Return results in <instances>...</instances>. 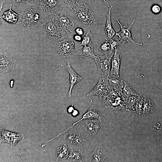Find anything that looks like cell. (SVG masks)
Returning a JSON list of instances; mask_svg holds the SVG:
<instances>
[{
  "instance_id": "18",
  "label": "cell",
  "mask_w": 162,
  "mask_h": 162,
  "mask_svg": "<svg viewBox=\"0 0 162 162\" xmlns=\"http://www.w3.org/2000/svg\"><path fill=\"white\" fill-rule=\"evenodd\" d=\"M65 68L70 76V86L68 94L69 97H71L72 91L74 86L80 82L82 78L74 70L69 62H67Z\"/></svg>"
},
{
  "instance_id": "10",
  "label": "cell",
  "mask_w": 162,
  "mask_h": 162,
  "mask_svg": "<svg viewBox=\"0 0 162 162\" xmlns=\"http://www.w3.org/2000/svg\"><path fill=\"white\" fill-rule=\"evenodd\" d=\"M75 48L74 41L67 38L58 43L57 50L61 58H66L69 57L74 53Z\"/></svg>"
},
{
  "instance_id": "38",
  "label": "cell",
  "mask_w": 162,
  "mask_h": 162,
  "mask_svg": "<svg viewBox=\"0 0 162 162\" xmlns=\"http://www.w3.org/2000/svg\"><path fill=\"white\" fill-rule=\"evenodd\" d=\"M72 115L73 116H75L76 115H77L78 113V112L77 110H74L72 112Z\"/></svg>"
},
{
  "instance_id": "32",
  "label": "cell",
  "mask_w": 162,
  "mask_h": 162,
  "mask_svg": "<svg viewBox=\"0 0 162 162\" xmlns=\"http://www.w3.org/2000/svg\"><path fill=\"white\" fill-rule=\"evenodd\" d=\"M151 11L154 14H157L160 13L161 9L160 6L158 4H153L151 7Z\"/></svg>"
},
{
  "instance_id": "22",
  "label": "cell",
  "mask_w": 162,
  "mask_h": 162,
  "mask_svg": "<svg viewBox=\"0 0 162 162\" xmlns=\"http://www.w3.org/2000/svg\"><path fill=\"white\" fill-rule=\"evenodd\" d=\"M155 108L156 106L153 101L149 98L144 96L142 117L151 113Z\"/></svg>"
},
{
  "instance_id": "36",
  "label": "cell",
  "mask_w": 162,
  "mask_h": 162,
  "mask_svg": "<svg viewBox=\"0 0 162 162\" xmlns=\"http://www.w3.org/2000/svg\"><path fill=\"white\" fill-rule=\"evenodd\" d=\"M14 82V80H11L9 82V84L11 88H13V86Z\"/></svg>"
},
{
  "instance_id": "25",
  "label": "cell",
  "mask_w": 162,
  "mask_h": 162,
  "mask_svg": "<svg viewBox=\"0 0 162 162\" xmlns=\"http://www.w3.org/2000/svg\"><path fill=\"white\" fill-rule=\"evenodd\" d=\"M97 49L100 51L106 56L110 55L113 53L109 40L107 39L100 44L97 46Z\"/></svg>"
},
{
  "instance_id": "2",
  "label": "cell",
  "mask_w": 162,
  "mask_h": 162,
  "mask_svg": "<svg viewBox=\"0 0 162 162\" xmlns=\"http://www.w3.org/2000/svg\"><path fill=\"white\" fill-rule=\"evenodd\" d=\"M38 27L51 39L57 40L61 37L62 33L61 29L57 21L53 16L41 20Z\"/></svg>"
},
{
  "instance_id": "15",
  "label": "cell",
  "mask_w": 162,
  "mask_h": 162,
  "mask_svg": "<svg viewBox=\"0 0 162 162\" xmlns=\"http://www.w3.org/2000/svg\"><path fill=\"white\" fill-rule=\"evenodd\" d=\"M108 155V153L103 146L97 144L94 149L89 155V160L90 162H103Z\"/></svg>"
},
{
  "instance_id": "4",
  "label": "cell",
  "mask_w": 162,
  "mask_h": 162,
  "mask_svg": "<svg viewBox=\"0 0 162 162\" xmlns=\"http://www.w3.org/2000/svg\"><path fill=\"white\" fill-rule=\"evenodd\" d=\"M73 15L77 20L87 25H91L94 20L93 12L85 3L78 4L74 8Z\"/></svg>"
},
{
  "instance_id": "20",
  "label": "cell",
  "mask_w": 162,
  "mask_h": 162,
  "mask_svg": "<svg viewBox=\"0 0 162 162\" xmlns=\"http://www.w3.org/2000/svg\"><path fill=\"white\" fill-rule=\"evenodd\" d=\"M83 150L71 148L68 157L66 161L68 162L84 161Z\"/></svg>"
},
{
  "instance_id": "17",
  "label": "cell",
  "mask_w": 162,
  "mask_h": 162,
  "mask_svg": "<svg viewBox=\"0 0 162 162\" xmlns=\"http://www.w3.org/2000/svg\"><path fill=\"white\" fill-rule=\"evenodd\" d=\"M115 50V52L112 58L110 73L114 77L119 78L121 56L117 48Z\"/></svg>"
},
{
  "instance_id": "11",
  "label": "cell",
  "mask_w": 162,
  "mask_h": 162,
  "mask_svg": "<svg viewBox=\"0 0 162 162\" xmlns=\"http://www.w3.org/2000/svg\"><path fill=\"white\" fill-rule=\"evenodd\" d=\"M103 124L96 119H85L82 123L84 131L91 138L94 137L102 127Z\"/></svg>"
},
{
  "instance_id": "23",
  "label": "cell",
  "mask_w": 162,
  "mask_h": 162,
  "mask_svg": "<svg viewBox=\"0 0 162 162\" xmlns=\"http://www.w3.org/2000/svg\"><path fill=\"white\" fill-rule=\"evenodd\" d=\"M12 4H10L8 10L5 12H3V15L0 17L3 18L9 23H15L18 20V15L12 10L11 7Z\"/></svg>"
},
{
  "instance_id": "29",
  "label": "cell",
  "mask_w": 162,
  "mask_h": 162,
  "mask_svg": "<svg viewBox=\"0 0 162 162\" xmlns=\"http://www.w3.org/2000/svg\"><path fill=\"white\" fill-rule=\"evenodd\" d=\"M94 40L93 34L89 30H88L86 34L83 37L81 44L76 48L80 46H86L90 45Z\"/></svg>"
},
{
  "instance_id": "30",
  "label": "cell",
  "mask_w": 162,
  "mask_h": 162,
  "mask_svg": "<svg viewBox=\"0 0 162 162\" xmlns=\"http://www.w3.org/2000/svg\"><path fill=\"white\" fill-rule=\"evenodd\" d=\"M65 6L71 10H74L78 4L80 0H63Z\"/></svg>"
},
{
  "instance_id": "24",
  "label": "cell",
  "mask_w": 162,
  "mask_h": 162,
  "mask_svg": "<svg viewBox=\"0 0 162 162\" xmlns=\"http://www.w3.org/2000/svg\"><path fill=\"white\" fill-rule=\"evenodd\" d=\"M94 44L92 43L89 45L84 46L82 49L77 52V54L80 56H84L94 59L97 56L94 53Z\"/></svg>"
},
{
  "instance_id": "6",
  "label": "cell",
  "mask_w": 162,
  "mask_h": 162,
  "mask_svg": "<svg viewBox=\"0 0 162 162\" xmlns=\"http://www.w3.org/2000/svg\"><path fill=\"white\" fill-rule=\"evenodd\" d=\"M116 20L121 27L120 31L119 32L116 33V35L118 37L117 39L120 42L121 45H124L126 43H128L130 44L142 45V43H136L132 38L131 29L132 25L135 20V19L133 20L129 26L126 25H123L117 19Z\"/></svg>"
},
{
  "instance_id": "14",
  "label": "cell",
  "mask_w": 162,
  "mask_h": 162,
  "mask_svg": "<svg viewBox=\"0 0 162 162\" xmlns=\"http://www.w3.org/2000/svg\"><path fill=\"white\" fill-rule=\"evenodd\" d=\"M113 89L106 85L100 77L96 86L87 94V96H98L100 98L103 97L109 94Z\"/></svg>"
},
{
  "instance_id": "31",
  "label": "cell",
  "mask_w": 162,
  "mask_h": 162,
  "mask_svg": "<svg viewBox=\"0 0 162 162\" xmlns=\"http://www.w3.org/2000/svg\"><path fill=\"white\" fill-rule=\"evenodd\" d=\"M108 40L110 41L111 49L113 51L119 45H121L120 42L117 38L115 39H113L111 38Z\"/></svg>"
},
{
  "instance_id": "3",
  "label": "cell",
  "mask_w": 162,
  "mask_h": 162,
  "mask_svg": "<svg viewBox=\"0 0 162 162\" xmlns=\"http://www.w3.org/2000/svg\"><path fill=\"white\" fill-rule=\"evenodd\" d=\"M52 16L57 21L62 34L72 33L75 26V21L72 16L59 10Z\"/></svg>"
},
{
  "instance_id": "28",
  "label": "cell",
  "mask_w": 162,
  "mask_h": 162,
  "mask_svg": "<svg viewBox=\"0 0 162 162\" xmlns=\"http://www.w3.org/2000/svg\"><path fill=\"white\" fill-rule=\"evenodd\" d=\"M141 95L137 94L130 97L126 103L129 112H133L137 101Z\"/></svg>"
},
{
  "instance_id": "37",
  "label": "cell",
  "mask_w": 162,
  "mask_h": 162,
  "mask_svg": "<svg viewBox=\"0 0 162 162\" xmlns=\"http://www.w3.org/2000/svg\"><path fill=\"white\" fill-rule=\"evenodd\" d=\"M74 110V108L72 106H70L68 107V112L70 113L73 111Z\"/></svg>"
},
{
  "instance_id": "1",
  "label": "cell",
  "mask_w": 162,
  "mask_h": 162,
  "mask_svg": "<svg viewBox=\"0 0 162 162\" xmlns=\"http://www.w3.org/2000/svg\"><path fill=\"white\" fill-rule=\"evenodd\" d=\"M100 99L104 106L108 110L129 111L122 96L113 90Z\"/></svg>"
},
{
  "instance_id": "19",
  "label": "cell",
  "mask_w": 162,
  "mask_h": 162,
  "mask_svg": "<svg viewBox=\"0 0 162 162\" xmlns=\"http://www.w3.org/2000/svg\"><path fill=\"white\" fill-rule=\"evenodd\" d=\"M108 7L109 10L106 15L107 20L105 31L108 39H110L113 37L116 33L112 27L111 20V10L112 6L110 7L108 5Z\"/></svg>"
},
{
  "instance_id": "13",
  "label": "cell",
  "mask_w": 162,
  "mask_h": 162,
  "mask_svg": "<svg viewBox=\"0 0 162 162\" xmlns=\"http://www.w3.org/2000/svg\"><path fill=\"white\" fill-rule=\"evenodd\" d=\"M100 77L106 85L110 86L122 97V92L124 85V82L122 80L119 78L112 77L110 76H101Z\"/></svg>"
},
{
  "instance_id": "9",
  "label": "cell",
  "mask_w": 162,
  "mask_h": 162,
  "mask_svg": "<svg viewBox=\"0 0 162 162\" xmlns=\"http://www.w3.org/2000/svg\"><path fill=\"white\" fill-rule=\"evenodd\" d=\"M113 55L112 53L109 56H98L94 59L98 67V73L102 76H110V62Z\"/></svg>"
},
{
  "instance_id": "39",
  "label": "cell",
  "mask_w": 162,
  "mask_h": 162,
  "mask_svg": "<svg viewBox=\"0 0 162 162\" xmlns=\"http://www.w3.org/2000/svg\"><path fill=\"white\" fill-rule=\"evenodd\" d=\"M105 2H106V1L105 0H103Z\"/></svg>"
},
{
  "instance_id": "26",
  "label": "cell",
  "mask_w": 162,
  "mask_h": 162,
  "mask_svg": "<svg viewBox=\"0 0 162 162\" xmlns=\"http://www.w3.org/2000/svg\"><path fill=\"white\" fill-rule=\"evenodd\" d=\"M137 94L128 83L124 82V85L122 92V96L123 99L126 104L130 97Z\"/></svg>"
},
{
  "instance_id": "5",
  "label": "cell",
  "mask_w": 162,
  "mask_h": 162,
  "mask_svg": "<svg viewBox=\"0 0 162 162\" xmlns=\"http://www.w3.org/2000/svg\"><path fill=\"white\" fill-rule=\"evenodd\" d=\"M22 16L20 23L25 27L30 28H35L39 26L41 20L39 14L33 9H29L19 13Z\"/></svg>"
},
{
  "instance_id": "16",
  "label": "cell",
  "mask_w": 162,
  "mask_h": 162,
  "mask_svg": "<svg viewBox=\"0 0 162 162\" xmlns=\"http://www.w3.org/2000/svg\"><path fill=\"white\" fill-rule=\"evenodd\" d=\"M1 142H7L10 144L14 146L18 141L23 139L25 136L22 134H19L4 130L1 129Z\"/></svg>"
},
{
  "instance_id": "12",
  "label": "cell",
  "mask_w": 162,
  "mask_h": 162,
  "mask_svg": "<svg viewBox=\"0 0 162 162\" xmlns=\"http://www.w3.org/2000/svg\"><path fill=\"white\" fill-rule=\"evenodd\" d=\"M42 11L47 15H53L59 10V0H38Z\"/></svg>"
},
{
  "instance_id": "27",
  "label": "cell",
  "mask_w": 162,
  "mask_h": 162,
  "mask_svg": "<svg viewBox=\"0 0 162 162\" xmlns=\"http://www.w3.org/2000/svg\"><path fill=\"white\" fill-rule=\"evenodd\" d=\"M144 96H140L139 98L133 113L139 116L142 117Z\"/></svg>"
},
{
  "instance_id": "35",
  "label": "cell",
  "mask_w": 162,
  "mask_h": 162,
  "mask_svg": "<svg viewBox=\"0 0 162 162\" xmlns=\"http://www.w3.org/2000/svg\"><path fill=\"white\" fill-rule=\"evenodd\" d=\"M74 38L75 40L78 41H81L82 40V37L79 35H74Z\"/></svg>"
},
{
  "instance_id": "21",
  "label": "cell",
  "mask_w": 162,
  "mask_h": 162,
  "mask_svg": "<svg viewBox=\"0 0 162 162\" xmlns=\"http://www.w3.org/2000/svg\"><path fill=\"white\" fill-rule=\"evenodd\" d=\"M69 154V147L65 143H64L63 146H59L56 150L57 158L61 161L67 160Z\"/></svg>"
},
{
  "instance_id": "7",
  "label": "cell",
  "mask_w": 162,
  "mask_h": 162,
  "mask_svg": "<svg viewBox=\"0 0 162 162\" xmlns=\"http://www.w3.org/2000/svg\"><path fill=\"white\" fill-rule=\"evenodd\" d=\"M92 118L96 119L99 121L103 124L105 122V119L102 114L98 110L96 107L94 105H92L88 108L87 111L82 115L81 119L74 123L71 126L68 128L66 130L58 134L54 137L50 139V141L52 140L63 133L67 131L70 128H73L75 125L80 122L84 119Z\"/></svg>"
},
{
  "instance_id": "33",
  "label": "cell",
  "mask_w": 162,
  "mask_h": 162,
  "mask_svg": "<svg viewBox=\"0 0 162 162\" xmlns=\"http://www.w3.org/2000/svg\"><path fill=\"white\" fill-rule=\"evenodd\" d=\"M11 4H15L17 3L20 2H25L28 5L32 6L33 4V0H10Z\"/></svg>"
},
{
  "instance_id": "8",
  "label": "cell",
  "mask_w": 162,
  "mask_h": 162,
  "mask_svg": "<svg viewBox=\"0 0 162 162\" xmlns=\"http://www.w3.org/2000/svg\"><path fill=\"white\" fill-rule=\"evenodd\" d=\"M16 60L3 48L0 49V74L2 75L12 70Z\"/></svg>"
},
{
  "instance_id": "34",
  "label": "cell",
  "mask_w": 162,
  "mask_h": 162,
  "mask_svg": "<svg viewBox=\"0 0 162 162\" xmlns=\"http://www.w3.org/2000/svg\"><path fill=\"white\" fill-rule=\"evenodd\" d=\"M75 31L78 35H80L81 36L83 34V31L81 28H77L75 29Z\"/></svg>"
}]
</instances>
